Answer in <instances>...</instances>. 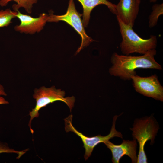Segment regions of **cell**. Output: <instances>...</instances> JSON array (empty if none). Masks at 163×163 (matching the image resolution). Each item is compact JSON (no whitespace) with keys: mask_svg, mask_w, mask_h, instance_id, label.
Masks as SVG:
<instances>
[{"mask_svg":"<svg viewBox=\"0 0 163 163\" xmlns=\"http://www.w3.org/2000/svg\"><path fill=\"white\" fill-rule=\"evenodd\" d=\"M156 54L155 49L139 56L120 55L114 53L111 58L112 66L109 72L111 75L122 79L129 80L136 75L135 70L138 68L162 70L161 66L155 59Z\"/></svg>","mask_w":163,"mask_h":163,"instance_id":"6da1fadb","label":"cell"},{"mask_svg":"<svg viewBox=\"0 0 163 163\" xmlns=\"http://www.w3.org/2000/svg\"><path fill=\"white\" fill-rule=\"evenodd\" d=\"M117 19L122 37L120 48L124 55L133 53L143 55L155 49L157 42L155 36L151 35L149 39H143L134 31L133 27L124 24L118 18Z\"/></svg>","mask_w":163,"mask_h":163,"instance_id":"7a4b0ae2","label":"cell"},{"mask_svg":"<svg viewBox=\"0 0 163 163\" xmlns=\"http://www.w3.org/2000/svg\"><path fill=\"white\" fill-rule=\"evenodd\" d=\"M65 95L64 91L57 89L54 86L48 88L43 86L34 89L33 97L36 100V104L34 108L29 111L30 118L28 123V126L32 134L34 133L31 127L32 120L35 118L38 117L40 110L48 104L56 101H60L67 105L71 112L74 105L75 97L73 96L64 97Z\"/></svg>","mask_w":163,"mask_h":163,"instance_id":"3957f363","label":"cell"},{"mask_svg":"<svg viewBox=\"0 0 163 163\" xmlns=\"http://www.w3.org/2000/svg\"><path fill=\"white\" fill-rule=\"evenodd\" d=\"M159 129V126L152 116L137 119L134 121L132 131L133 139L137 140L139 144L137 163H147V158L144 150L146 142L151 140L152 144Z\"/></svg>","mask_w":163,"mask_h":163,"instance_id":"277c9868","label":"cell"},{"mask_svg":"<svg viewBox=\"0 0 163 163\" xmlns=\"http://www.w3.org/2000/svg\"><path fill=\"white\" fill-rule=\"evenodd\" d=\"M82 16V14L79 13L76 9L73 0H69L67 9L65 14L56 15L52 12H50L48 15L47 22H57L59 21H64L71 26L80 36L82 39L81 43L76 54L94 41L85 32L81 18Z\"/></svg>","mask_w":163,"mask_h":163,"instance_id":"5b68a950","label":"cell"},{"mask_svg":"<svg viewBox=\"0 0 163 163\" xmlns=\"http://www.w3.org/2000/svg\"><path fill=\"white\" fill-rule=\"evenodd\" d=\"M119 115L115 116L113 119L112 125L110 132L109 134L105 136L98 135L93 137H88L84 135L82 133L78 131L73 126L72 120L73 116L72 115L64 119L65 129L66 132H72L79 137L83 144V147L85 149L84 158L85 160H87L91 156L94 148L98 144L109 140L115 137L123 138L121 133L117 131L115 129L116 120Z\"/></svg>","mask_w":163,"mask_h":163,"instance_id":"8992f818","label":"cell"},{"mask_svg":"<svg viewBox=\"0 0 163 163\" xmlns=\"http://www.w3.org/2000/svg\"><path fill=\"white\" fill-rule=\"evenodd\" d=\"M131 79L136 91L145 96L163 101V87L156 75L147 77L136 75L132 77Z\"/></svg>","mask_w":163,"mask_h":163,"instance_id":"52a82bcc","label":"cell"},{"mask_svg":"<svg viewBox=\"0 0 163 163\" xmlns=\"http://www.w3.org/2000/svg\"><path fill=\"white\" fill-rule=\"evenodd\" d=\"M16 17L20 21L19 24L14 27L15 30L20 33L32 34L41 31L47 22L48 15L40 14L38 17L34 18L17 10Z\"/></svg>","mask_w":163,"mask_h":163,"instance_id":"ba28073f","label":"cell"},{"mask_svg":"<svg viewBox=\"0 0 163 163\" xmlns=\"http://www.w3.org/2000/svg\"><path fill=\"white\" fill-rule=\"evenodd\" d=\"M104 143L111 152L113 163H119L120 160L124 155L129 157L132 163H137L138 157L136 154V149L137 145L136 140H123L122 143L118 145L114 144L109 140Z\"/></svg>","mask_w":163,"mask_h":163,"instance_id":"9c48e42d","label":"cell"},{"mask_svg":"<svg viewBox=\"0 0 163 163\" xmlns=\"http://www.w3.org/2000/svg\"><path fill=\"white\" fill-rule=\"evenodd\" d=\"M141 0H120L115 4L116 17L124 24L133 27L138 14Z\"/></svg>","mask_w":163,"mask_h":163,"instance_id":"30bf717a","label":"cell"},{"mask_svg":"<svg viewBox=\"0 0 163 163\" xmlns=\"http://www.w3.org/2000/svg\"><path fill=\"white\" fill-rule=\"evenodd\" d=\"M82 5L83 9L82 23L84 27H87L92 10L101 4L106 5L110 11L116 14L115 4L107 0H77Z\"/></svg>","mask_w":163,"mask_h":163,"instance_id":"8fae6325","label":"cell"},{"mask_svg":"<svg viewBox=\"0 0 163 163\" xmlns=\"http://www.w3.org/2000/svg\"><path fill=\"white\" fill-rule=\"evenodd\" d=\"M12 1L16 3L12 6L14 11H16L23 8L29 14L32 13L33 5L37 3L38 1L37 0H0V5L1 7L5 6L9 2Z\"/></svg>","mask_w":163,"mask_h":163,"instance_id":"7c38bea8","label":"cell"},{"mask_svg":"<svg viewBox=\"0 0 163 163\" xmlns=\"http://www.w3.org/2000/svg\"><path fill=\"white\" fill-rule=\"evenodd\" d=\"M163 14V4H155L152 7V11L149 18V27L152 28L158 23L159 16Z\"/></svg>","mask_w":163,"mask_h":163,"instance_id":"4fadbf2b","label":"cell"},{"mask_svg":"<svg viewBox=\"0 0 163 163\" xmlns=\"http://www.w3.org/2000/svg\"><path fill=\"white\" fill-rule=\"evenodd\" d=\"M16 11L7 8L0 10V28L7 27L12 23V20L16 18Z\"/></svg>","mask_w":163,"mask_h":163,"instance_id":"5bb4252c","label":"cell"},{"mask_svg":"<svg viewBox=\"0 0 163 163\" xmlns=\"http://www.w3.org/2000/svg\"><path fill=\"white\" fill-rule=\"evenodd\" d=\"M29 150L27 149L24 150L18 151L10 148L8 145L5 143L0 142V154L2 153H15L18 155L17 159H19Z\"/></svg>","mask_w":163,"mask_h":163,"instance_id":"9a60e30c","label":"cell"},{"mask_svg":"<svg viewBox=\"0 0 163 163\" xmlns=\"http://www.w3.org/2000/svg\"><path fill=\"white\" fill-rule=\"evenodd\" d=\"M7 95L4 87L0 83V96H6Z\"/></svg>","mask_w":163,"mask_h":163,"instance_id":"2e32d148","label":"cell"},{"mask_svg":"<svg viewBox=\"0 0 163 163\" xmlns=\"http://www.w3.org/2000/svg\"><path fill=\"white\" fill-rule=\"evenodd\" d=\"M9 102L6 100L2 96H0V105L8 104H9Z\"/></svg>","mask_w":163,"mask_h":163,"instance_id":"e0dca14e","label":"cell"},{"mask_svg":"<svg viewBox=\"0 0 163 163\" xmlns=\"http://www.w3.org/2000/svg\"><path fill=\"white\" fill-rule=\"evenodd\" d=\"M149 0L150 2H153V3L156 2L157 1V0Z\"/></svg>","mask_w":163,"mask_h":163,"instance_id":"ac0fdd59","label":"cell"}]
</instances>
